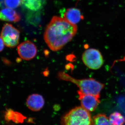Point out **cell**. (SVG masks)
<instances>
[{"label":"cell","instance_id":"obj_1","mask_svg":"<svg viewBox=\"0 0 125 125\" xmlns=\"http://www.w3.org/2000/svg\"><path fill=\"white\" fill-rule=\"evenodd\" d=\"M77 31L76 25L64 18L54 16L45 30L44 40L51 50L57 51L72 40Z\"/></svg>","mask_w":125,"mask_h":125},{"label":"cell","instance_id":"obj_2","mask_svg":"<svg viewBox=\"0 0 125 125\" xmlns=\"http://www.w3.org/2000/svg\"><path fill=\"white\" fill-rule=\"evenodd\" d=\"M60 79L69 81L75 84L83 93L87 94L100 95V93L104 87V84L93 78L77 79L70 76L64 72H60L58 74Z\"/></svg>","mask_w":125,"mask_h":125},{"label":"cell","instance_id":"obj_3","mask_svg":"<svg viewBox=\"0 0 125 125\" xmlns=\"http://www.w3.org/2000/svg\"><path fill=\"white\" fill-rule=\"evenodd\" d=\"M63 125H93L89 111L82 106L76 107L72 109L63 117Z\"/></svg>","mask_w":125,"mask_h":125},{"label":"cell","instance_id":"obj_4","mask_svg":"<svg viewBox=\"0 0 125 125\" xmlns=\"http://www.w3.org/2000/svg\"><path fill=\"white\" fill-rule=\"evenodd\" d=\"M82 60L84 64L90 69L98 70L100 69L103 64L102 55L97 49L90 48L83 52Z\"/></svg>","mask_w":125,"mask_h":125},{"label":"cell","instance_id":"obj_5","mask_svg":"<svg viewBox=\"0 0 125 125\" xmlns=\"http://www.w3.org/2000/svg\"><path fill=\"white\" fill-rule=\"evenodd\" d=\"M20 32L12 25L6 23L4 25L1 30V37L5 45L9 48H14L19 44Z\"/></svg>","mask_w":125,"mask_h":125},{"label":"cell","instance_id":"obj_6","mask_svg":"<svg viewBox=\"0 0 125 125\" xmlns=\"http://www.w3.org/2000/svg\"><path fill=\"white\" fill-rule=\"evenodd\" d=\"M18 52L20 57L26 61H29L36 57L37 49L35 44L29 40L25 41L18 47Z\"/></svg>","mask_w":125,"mask_h":125},{"label":"cell","instance_id":"obj_7","mask_svg":"<svg viewBox=\"0 0 125 125\" xmlns=\"http://www.w3.org/2000/svg\"><path fill=\"white\" fill-rule=\"evenodd\" d=\"M78 93L81 106L89 112L94 111L96 109L100 103V95L87 94L80 90H78Z\"/></svg>","mask_w":125,"mask_h":125},{"label":"cell","instance_id":"obj_8","mask_svg":"<svg viewBox=\"0 0 125 125\" xmlns=\"http://www.w3.org/2000/svg\"><path fill=\"white\" fill-rule=\"evenodd\" d=\"M45 100L43 97L38 94H33L28 96L26 101V105L33 111H38L44 106Z\"/></svg>","mask_w":125,"mask_h":125},{"label":"cell","instance_id":"obj_9","mask_svg":"<svg viewBox=\"0 0 125 125\" xmlns=\"http://www.w3.org/2000/svg\"><path fill=\"white\" fill-rule=\"evenodd\" d=\"M64 18L70 23L74 24L78 23L81 20L83 19L79 9L76 8L67 9L63 13Z\"/></svg>","mask_w":125,"mask_h":125},{"label":"cell","instance_id":"obj_10","mask_svg":"<svg viewBox=\"0 0 125 125\" xmlns=\"http://www.w3.org/2000/svg\"><path fill=\"white\" fill-rule=\"evenodd\" d=\"M0 18L4 21L18 22L20 21L21 16L13 9L7 8L2 9L1 10Z\"/></svg>","mask_w":125,"mask_h":125},{"label":"cell","instance_id":"obj_11","mask_svg":"<svg viewBox=\"0 0 125 125\" xmlns=\"http://www.w3.org/2000/svg\"><path fill=\"white\" fill-rule=\"evenodd\" d=\"M109 121L112 125H123L125 123V118L118 112H115L109 116Z\"/></svg>","mask_w":125,"mask_h":125},{"label":"cell","instance_id":"obj_12","mask_svg":"<svg viewBox=\"0 0 125 125\" xmlns=\"http://www.w3.org/2000/svg\"><path fill=\"white\" fill-rule=\"evenodd\" d=\"M21 2L28 9L36 11L41 8L42 6L41 0H21Z\"/></svg>","mask_w":125,"mask_h":125},{"label":"cell","instance_id":"obj_13","mask_svg":"<svg viewBox=\"0 0 125 125\" xmlns=\"http://www.w3.org/2000/svg\"><path fill=\"white\" fill-rule=\"evenodd\" d=\"M93 125H112L105 114H99L93 117Z\"/></svg>","mask_w":125,"mask_h":125},{"label":"cell","instance_id":"obj_14","mask_svg":"<svg viewBox=\"0 0 125 125\" xmlns=\"http://www.w3.org/2000/svg\"><path fill=\"white\" fill-rule=\"evenodd\" d=\"M21 0H4L5 4L8 8L14 9L17 8L21 4Z\"/></svg>","mask_w":125,"mask_h":125},{"label":"cell","instance_id":"obj_15","mask_svg":"<svg viewBox=\"0 0 125 125\" xmlns=\"http://www.w3.org/2000/svg\"><path fill=\"white\" fill-rule=\"evenodd\" d=\"M5 43H4V41L2 40V39L0 38V51L1 52L3 51L4 48Z\"/></svg>","mask_w":125,"mask_h":125},{"label":"cell","instance_id":"obj_16","mask_svg":"<svg viewBox=\"0 0 125 125\" xmlns=\"http://www.w3.org/2000/svg\"></svg>","mask_w":125,"mask_h":125}]
</instances>
